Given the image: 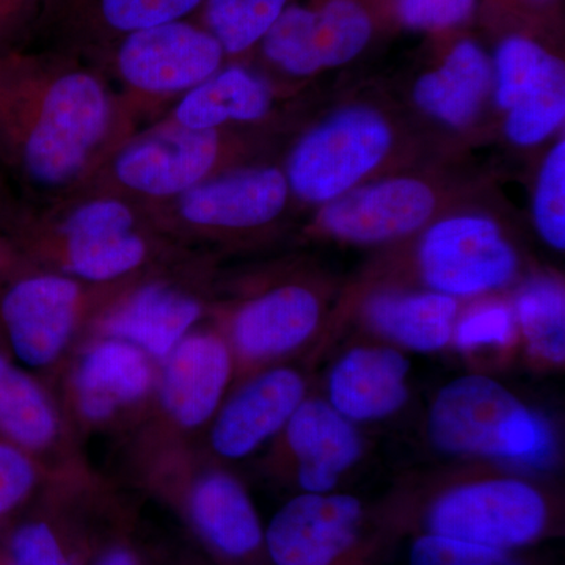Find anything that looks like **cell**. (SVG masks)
I'll use <instances>...</instances> for the list:
<instances>
[{
	"label": "cell",
	"instance_id": "d4e9b609",
	"mask_svg": "<svg viewBox=\"0 0 565 565\" xmlns=\"http://www.w3.org/2000/svg\"><path fill=\"white\" fill-rule=\"evenodd\" d=\"M270 104L273 95L262 77L243 66H230L189 90L174 118L182 128L215 131L228 121L262 120Z\"/></svg>",
	"mask_w": 565,
	"mask_h": 565
},
{
	"label": "cell",
	"instance_id": "d6a6232c",
	"mask_svg": "<svg viewBox=\"0 0 565 565\" xmlns=\"http://www.w3.org/2000/svg\"><path fill=\"white\" fill-rule=\"evenodd\" d=\"M519 329L514 310L500 300L476 303L463 315L457 316L451 344L463 355L511 352Z\"/></svg>",
	"mask_w": 565,
	"mask_h": 565
},
{
	"label": "cell",
	"instance_id": "9c48e42d",
	"mask_svg": "<svg viewBox=\"0 0 565 565\" xmlns=\"http://www.w3.org/2000/svg\"><path fill=\"white\" fill-rule=\"evenodd\" d=\"M418 266L430 291L467 299L508 286L519 270V256L497 222L457 215L424 233Z\"/></svg>",
	"mask_w": 565,
	"mask_h": 565
},
{
	"label": "cell",
	"instance_id": "74e56055",
	"mask_svg": "<svg viewBox=\"0 0 565 565\" xmlns=\"http://www.w3.org/2000/svg\"><path fill=\"white\" fill-rule=\"evenodd\" d=\"M41 0H0V55L9 54L10 44Z\"/></svg>",
	"mask_w": 565,
	"mask_h": 565
},
{
	"label": "cell",
	"instance_id": "52a82bcc",
	"mask_svg": "<svg viewBox=\"0 0 565 565\" xmlns=\"http://www.w3.org/2000/svg\"><path fill=\"white\" fill-rule=\"evenodd\" d=\"M392 141V129L379 111H338L294 148L286 173L289 189L305 202H332L384 161Z\"/></svg>",
	"mask_w": 565,
	"mask_h": 565
},
{
	"label": "cell",
	"instance_id": "1f68e13d",
	"mask_svg": "<svg viewBox=\"0 0 565 565\" xmlns=\"http://www.w3.org/2000/svg\"><path fill=\"white\" fill-rule=\"evenodd\" d=\"M559 61L537 41L511 35L501 41L492 62L494 98L508 111L533 90Z\"/></svg>",
	"mask_w": 565,
	"mask_h": 565
},
{
	"label": "cell",
	"instance_id": "83f0119b",
	"mask_svg": "<svg viewBox=\"0 0 565 565\" xmlns=\"http://www.w3.org/2000/svg\"><path fill=\"white\" fill-rule=\"evenodd\" d=\"M288 0H203L207 31L230 55L244 54L262 43Z\"/></svg>",
	"mask_w": 565,
	"mask_h": 565
},
{
	"label": "cell",
	"instance_id": "ba28073f",
	"mask_svg": "<svg viewBox=\"0 0 565 565\" xmlns=\"http://www.w3.org/2000/svg\"><path fill=\"white\" fill-rule=\"evenodd\" d=\"M158 364L136 345L93 337L68 363L66 416L85 430H106L151 407Z\"/></svg>",
	"mask_w": 565,
	"mask_h": 565
},
{
	"label": "cell",
	"instance_id": "44dd1931",
	"mask_svg": "<svg viewBox=\"0 0 565 565\" xmlns=\"http://www.w3.org/2000/svg\"><path fill=\"white\" fill-rule=\"evenodd\" d=\"M288 195L286 174L274 167H259L200 182L181 195L180 212L192 225L255 228L277 218Z\"/></svg>",
	"mask_w": 565,
	"mask_h": 565
},
{
	"label": "cell",
	"instance_id": "4fadbf2b",
	"mask_svg": "<svg viewBox=\"0 0 565 565\" xmlns=\"http://www.w3.org/2000/svg\"><path fill=\"white\" fill-rule=\"evenodd\" d=\"M223 57L221 43L207 29L180 20L121 36L117 68L137 90L172 95L210 79Z\"/></svg>",
	"mask_w": 565,
	"mask_h": 565
},
{
	"label": "cell",
	"instance_id": "cb8c5ba5",
	"mask_svg": "<svg viewBox=\"0 0 565 565\" xmlns=\"http://www.w3.org/2000/svg\"><path fill=\"white\" fill-rule=\"evenodd\" d=\"M493 87L492 62L473 40L455 44L437 70L415 84L419 109L435 120L463 128L475 120Z\"/></svg>",
	"mask_w": 565,
	"mask_h": 565
},
{
	"label": "cell",
	"instance_id": "2e32d148",
	"mask_svg": "<svg viewBox=\"0 0 565 565\" xmlns=\"http://www.w3.org/2000/svg\"><path fill=\"white\" fill-rule=\"evenodd\" d=\"M278 437L302 493L337 492L366 449L356 424L318 396L305 397Z\"/></svg>",
	"mask_w": 565,
	"mask_h": 565
},
{
	"label": "cell",
	"instance_id": "ffe728a7",
	"mask_svg": "<svg viewBox=\"0 0 565 565\" xmlns=\"http://www.w3.org/2000/svg\"><path fill=\"white\" fill-rule=\"evenodd\" d=\"M202 316V303L191 294L169 282H151L103 315L93 337L126 341L159 364L195 330Z\"/></svg>",
	"mask_w": 565,
	"mask_h": 565
},
{
	"label": "cell",
	"instance_id": "9a60e30c",
	"mask_svg": "<svg viewBox=\"0 0 565 565\" xmlns=\"http://www.w3.org/2000/svg\"><path fill=\"white\" fill-rule=\"evenodd\" d=\"M63 264L70 277L110 282L128 277L148 258L132 211L118 200L82 204L63 222Z\"/></svg>",
	"mask_w": 565,
	"mask_h": 565
},
{
	"label": "cell",
	"instance_id": "4316f807",
	"mask_svg": "<svg viewBox=\"0 0 565 565\" xmlns=\"http://www.w3.org/2000/svg\"><path fill=\"white\" fill-rule=\"evenodd\" d=\"M203 0H71L76 25L103 39L184 20Z\"/></svg>",
	"mask_w": 565,
	"mask_h": 565
},
{
	"label": "cell",
	"instance_id": "e0dca14e",
	"mask_svg": "<svg viewBox=\"0 0 565 565\" xmlns=\"http://www.w3.org/2000/svg\"><path fill=\"white\" fill-rule=\"evenodd\" d=\"M435 195L414 178H392L343 193L326 203L321 226L352 244H379L416 232L429 221Z\"/></svg>",
	"mask_w": 565,
	"mask_h": 565
},
{
	"label": "cell",
	"instance_id": "d590c367",
	"mask_svg": "<svg viewBox=\"0 0 565 565\" xmlns=\"http://www.w3.org/2000/svg\"><path fill=\"white\" fill-rule=\"evenodd\" d=\"M520 553L441 535L415 534L408 565H531Z\"/></svg>",
	"mask_w": 565,
	"mask_h": 565
},
{
	"label": "cell",
	"instance_id": "7c38bea8",
	"mask_svg": "<svg viewBox=\"0 0 565 565\" xmlns=\"http://www.w3.org/2000/svg\"><path fill=\"white\" fill-rule=\"evenodd\" d=\"M308 396L307 377L274 364L237 381L207 426V445L218 462H241L285 429Z\"/></svg>",
	"mask_w": 565,
	"mask_h": 565
},
{
	"label": "cell",
	"instance_id": "f1b7e54d",
	"mask_svg": "<svg viewBox=\"0 0 565 565\" xmlns=\"http://www.w3.org/2000/svg\"><path fill=\"white\" fill-rule=\"evenodd\" d=\"M267 61L292 76H311L323 70L313 7L286 6L263 36Z\"/></svg>",
	"mask_w": 565,
	"mask_h": 565
},
{
	"label": "cell",
	"instance_id": "8992f818",
	"mask_svg": "<svg viewBox=\"0 0 565 565\" xmlns=\"http://www.w3.org/2000/svg\"><path fill=\"white\" fill-rule=\"evenodd\" d=\"M84 313L81 282L70 275L21 274L0 289V341L41 379L65 366Z\"/></svg>",
	"mask_w": 565,
	"mask_h": 565
},
{
	"label": "cell",
	"instance_id": "60d3db41",
	"mask_svg": "<svg viewBox=\"0 0 565 565\" xmlns=\"http://www.w3.org/2000/svg\"><path fill=\"white\" fill-rule=\"evenodd\" d=\"M533 2H550V0H533Z\"/></svg>",
	"mask_w": 565,
	"mask_h": 565
},
{
	"label": "cell",
	"instance_id": "277c9868",
	"mask_svg": "<svg viewBox=\"0 0 565 565\" xmlns=\"http://www.w3.org/2000/svg\"><path fill=\"white\" fill-rule=\"evenodd\" d=\"M396 537L355 494L297 493L264 526L267 565H377Z\"/></svg>",
	"mask_w": 565,
	"mask_h": 565
},
{
	"label": "cell",
	"instance_id": "b9f144b4",
	"mask_svg": "<svg viewBox=\"0 0 565 565\" xmlns=\"http://www.w3.org/2000/svg\"><path fill=\"white\" fill-rule=\"evenodd\" d=\"M214 565H217V564H214Z\"/></svg>",
	"mask_w": 565,
	"mask_h": 565
},
{
	"label": "cell",
	"instance_id": "484cf974",
	"mask_svg": "<svg viewBox=\"0 0 565 565\" xmlns=\"http://www.w3.org/2000/svg\"><path fill=\"white\" fill-rule=\"evenodd\" d=\"M516 329L534 364L561 367L565 363V291L555 277H535L516 292Z\"/></svg>",
	"mask_w": 565,
	"mask_h": 565
},
{
	"label": "cell",
	"instance_id": "f35d334b",
	"mask_svg": "<svg viewBox=\"0 0 565 565\" xmlns=\"http://www.w3.org/2000/svg\"><path fill=\"white\" fill-rule=\"evenodd\" d=\"M88 565H147L139 548L121 534H111L96 550Z\"/></svg>",
	"mask_w": 565,
	"mask_h": 565
},
{
	"label": "cell",
	"instance_id": "7a4b0ae2",
	"mask_svg": "<svg viewBox=\"0 0 565 565\" xmlns=\"http://www.w3.org/2000/svg\"><path fill=\"white\" fill-rule=\"evenodd\" d=\"M382 512L394 535H441L509 552L556 537L564 527L555 494L514 475L462 478Z\"/></svg>",
	"mask_w": 565,
	"mask_h": 565
},
{
	"label": "cell",
	"instance_id": "3957f363",
	"mask_svg": "<svg viewBox=\"0 0 565 565\" xmlns=\"http://www.w3.org/2000/svg\"><path fill=\"white\" fill-rule=\"evenodd\" d=\"M427 437L448 456L478 457L545 468L557 457V437L544 415L484 374L448 382L427 414Z\"/></svg>",
	"mask_w": 565,
	"mask_h": 565
},
{
	"label": "cell",
	"instance_id": "d6986e66",
	"mask_svg": "<svg viewBox=\"0 0 565 565\" xmlns=\"http://www.w3.org/2000/svg\"><path fill=\"white\" fill-rule=\"evenodd\" d=\"M411 362L388 344L345 351L327 375V403L353 424L384 422L411 399Z\"/></svg>",
	"mask_w": 565,
	"mask_h": 565
},
{
	"label": "cell",
	"instance_id": "5bb4252c",
	"mask_svg": "<svg viewBox=\"0 0 565 565\" xmlns=\"http://www.w3.org/2000/svg\"><path fill=\"white\" fill-rule=\"evenodd\" d=\"M322 305L311 289L285 285L245 302L223 332L237 381L299 352L318 332Z\"/></svg>",
	"mask_w": 565,
	"mask_h": 565
},
{
	"label": "cell",
	"instance_id": "30bf717a",
	"mask_svg": "<svg viewBox=\"0 0 565 565\" xmlns=\"http://www.w3.org/2000/svg\"><path fill=\"white\" fill-rule=\"evenodd\" d=\"M236 360L225 334L193 330L162 363L151 407L166 429L180 435L206 430L232 392Z\"/></svg>",
	"mask_w": 565,
	"mask_h": 565
},
{
	"label": "cell",
	"instance_id": "e575fe53",
	"mask_svg": "<svg viewBox=\"0 0 565 565\" xmlns=\"http://www.w3.org/2000/svg\"><path fill=\"white\" fill-rule=\"evenodd\" d=\"M55 482L31 455L0 435V520L25 508Z\"/></svg>",
	"mask_w": 565,
	"mask_h": 565
},
{
	"label": "cell",
	"instance_id": "7402d4cb",
	"mask_svg": "<svg viewBox=\"0 0 565 565\" xmlns=\"http://www.w3.org/2000/svg\"><path fill=\"white\" fill-rule=\"evenodd\" d=\"M81 482H57L43 494V508L11 530L3 565H88L107 537L85 530L70 511V497Z\"/></svg>",
	"mask_w": 565,
	"mask_h": 565
},
{
	"label": "cell",
	"instance_id": "8d00e7d4",
	"mask_svg": "<svg viewBox=\"0 0 565 565\" xmlns=\"http://www.w3.org/2000/svg\"><path fill=\"white\" fill-rule=\"evenodd\" d=\"M478 0H396V14L405 28L441 32L470 20Z\"/></svg>",
	"mask_w": 565,
	"mask_h": 565
},
{
	"label": "cell",
	"instance_id": "6da1fadb",
	"mask_svg": "<svg viewBox=\"0 0 565 565\" xmlns=\"http://www.w3.org/2000/svg\"><path fill=\"white\" fill-rule=\"evenodd\" d=\"M102 81L81 70L46 76L17 52L0 55V161L39 188L79 177L110 125Z\"/></svg>",
	"mask_w": 565,
	"mask_h": 565
},
{
	"label": "cell",
	"instance_id": "4dcf8cb0",
	"mask_svg": "<svg viewBox=\"0 0 565 565\" xmlns=\"http://www.w3.org/2000/svg\"><path fill=\"white\" fill-rule=\"evenodd\" d=\"M313 9L323 70L345 65L362 54L374 25L360 0H323Z\"/></svg>",
	"mask_w": 565,
	"mask_h": 565
},
{
	"label": "cell",
	"instance_id": "ac0fdd59",
	"mask_svg": "<svg viewBox=\"0 0 565 565\" xmlns=\"http://www.w3.org/2000/svg\"><path fill=\"white\" fill-rule=\"evenodd\" d=\"M218 151L217 132L177 125L141 137L122 150L115 161V177L141 195H184L211 172Z\"/></svg>",
	"mask_w": 565,
	"mask_h": 565
},
{
	"label": "cell",
	"instance_id": "ab89813d",
	"mask_svg": "<svg viewBox=\"0 0 565 565\" xmlns=\"http://www.w3.org/2000/svg\"><path fill=\"white\" fill-rule=\"evenodd\" d=\"M7 264H9V253H7L6 248H3V245L0 244V273L6 269Z\"/></svg>",
	"mask_w": 565,
	"mask_h": 565
},
{
	"label": "cell",
	"instance_id": "603a6c76",
	"mask_svg": "<svg viewBox=\"0 0 565 565\" xmlns=\"http://www.w3.org/2000/svg\"><path fill=\"white\" fill-rule=\"evenodd\" d=\"M457 316V299L435 291H382L371 296L363 308L364 322L377 337L419 353L448 348Z\"/></svg>",
	"mask_w": 565,
	"mask_h": 565
},
{
	"label": "cell",
	"instance_id": "5b68a950",
	"mask_svg": "<svg viewBox=\"0 0 565 565\" xmlns=\"http://www.w3.org/2000/svg\"><path fill=\"white\" fill-rule=\"evenodd\" d=\"M173 481H161L204 552L217 565H267L264 525L244 482L222 465H174Z\"/></svg>",
	"mask_w": 565,
	"mask_h": 565
},
{
	"label": "cell",
	"instance_id": "8fae6325",
	"mask_svg": "<svg viewBox=\"0 0 565 565\" xmlns=\"http://www.w3.org/2000/svg\"><path fill=\"white\" fill-rule=\"evenodd\" d=\"M0 435L57 481H87L74 430L61 403L0 341Z\"/></svg>",
	"mask_w": 565,
	"mask_h": 565
},
{
	"label": "cell",
	"instance_id": "f546056e",
	"mask_svg": "<svg viewBox=\"0 0 565 565\" xmlns=\"http://www.w3.org/2000/svg\"><path fill=\"white\" fill-rule=\"evenodd\" d=\"M564 117L565 70L559 58L544 79L508 110L505 136L520 147H533L555 134Z\"/></svg>",
	"mask_w": 565,
	"mask_h": 565
},
{
	"label": "cell",
	"instance_id": "836d02e7",
	"mask_svg": "<svg viewBox=\"0 0 565 565\" xmlns=\"http://www.w3.org/2000/svg\"><path fill=\"white\" fill-rule=\"evenodd\" d=\"M534 225L542 239L557 252L565 248V141L546 154L539 172L533 202Z\"/></svg>",
	"mask_w": 565,
	"mask_h": 565
}]
</instances>
